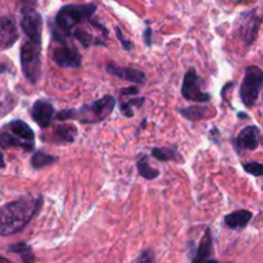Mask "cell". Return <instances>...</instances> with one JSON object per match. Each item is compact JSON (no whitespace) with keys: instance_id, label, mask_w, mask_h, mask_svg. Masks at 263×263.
Masks as SVG:
<instances>
[{"instance_id":"21","label":"cell","mask_w":263,"mask_h":263,"mask_svg":"<svg viewBox=\"0 0 263 263\" xmlns=\"http://www.w3.org/2000/svg\"><path fill=\"white\" fill-rule=\"evenodd\" d=\"M136 168H138L139 176H141L145 180H149V181L158 179L159 175H161L159 170L154 168V167H152L151 164H149L148 156H146V154H144V156H141L140 158H139V161L136 162Z\"/></svg>"},{"instance_id":"12","label":"cell","mask_w":263,"mask_h":263,"mask_svg":"<svg viewBox=\"0 0 263 263\" xmlns=\"http://www.w3.org/2000/svg\"><path fill=\"white\" fill-rule=\"evenodd\" d=\"M30 115L32 120L37 123L39 127L48 128L55 115V109L49 100L39 99L31 107Z\"/></svg>"},{"instance_id":"2","label":"cell","mask_w":263,"mask_h":263,"mask_svg":"<svg viewBox=\"0 0 263 263\" xmlns=\"http://www.w3.org/2000/svg\"><path fill=\"white\" fill-rule=\"evenodd\" d=\"M97 10L98 5L94 4V3L63 5L55 14L54 22L50 23L53 40H68L72 30L79 25H81L82 22H89L92 15L97 13Z\"/></svg>"},{"instance_id":"33","label":"cell","mask_w":263,"mask_h":263,"mask_svg":"<svg viewBox=\"0 0 263 263\" xmlns=\"http://www.w3.org/2000/svg\"><path fill=\"white\" fill-rule=\"evenodd\" d=\"M203 263H220V262H217L216 261V259H211V258H208V259H205L204 262Z\"/></svg>"},{"instance_id":"5","label":"cell","mask_w":263,"mask_h":263,"mask_svg":"<svg viewBox=\"0 0 263 263\" xmlns=\"http://www.w3.org/2000/svg\"><path fill=\"white\" fill-rule=\"evenodd\" d=\"M263 85V71L258 66H249L246 68L243 82L240 85V99L246 107H253L258 100Z\"/></svg>"},{"instance_id":"7","label":"cell","mask_w":263,"mask_h":263,"mask_svg":"<svg viewBox=\"0 0 263 263\" xmlns=\"http://www.w3.org/2000/svg\"><path fill=\"white\" fill-rule=\"evenodd\" d=\"M181 94L186 100L197 103H208L211 100L210 92L203 90V80L194 68L187 69L181 86Z\"/></svg>"},{"instance_id":"20","label":"cell","mask_w":263,"mask_h":263,"mask_svg":"<svg viewBox=\"0 0 263 263\" xmlns=\"http://www.w3.org/2000/svg\"><path fill=\"white\" fill-rule=\"evenodd\" d=\"M0 146L4 149L22 148L25 152H32V149H31L27 144L23 143L21 139H18L17 136L13 135L12 133H9L5 127L0 130Z\"/></svg>"},{"instance_id":"32","label":"cell","mask_w":263,"mask_h":263,"mask_svg":"<svg viewBox=\"0 0 263 263\" xmlns=\"http://www.w3.org/2000/svg\"><path fill=\"white\" fill-rule=\"evenodd\" d=\"M7 72V66L5 64H0V73H4Z\"/></svg>"},{"instance_id":"1","label":"cell","mask_w":263,"mask_h":263,"mask_svg":"<svg viewBox=\"0 0 263 263\" xmlns=\"http://www.w3.org/2000/svg\"><path fill=\"white\" fill-rule=\"evenodd\" d=\"M43 195H25L0 207V235L10 236L21 233L40 211Z\"/></svg>"},{"instance_id":"24","label":"cell","mask_w":263,"mask_h":263,"mask_svg":"<svg viewBox=\"0 0 263 263\" xmlns=\"http://www.w3.org/2000/svg\"><path fill=\"white\" fill-rule=\"evenodd\" d=\"M152 157L161 162H182V157L174 148H153L152 149Z\"/></svg>"},{"instance_id":"17","label":"cell","mask_w":263,"mask_h":263,"mask_svg":"<svg viewBox=\"0 0 263 263\" xmlns=\"http://www.w3.org/2000/svg\"><path fill=\"white\" fill-rule=\"evenodd\" d=\"M72 37L76 39L85 49H89L91 46H105L107 45V39L100 37V36H94L85 28H80L79 26L74 27L71 32Z\"/></svg>"},{"instance_id":"14","label":"cell","mask_w":263,"mask_h":263,"mask_svg":"<svg viewBox=\"0 0 263 263\" xmlns=\"http://www.w3.org/2000/svg\"><path fill=\"white\" fill-rule=\"evenodd\" d=\"M20 37L17 26L13 18L10 17H0V49L12 48L15 41Z\"/></svg>"},{"instance_id":"13","label":"cell","mask_w":263,"mask_h":263,"mask_svg":"<svg viewBox=\"0 0 263 263\" xmlns=\"http://www.w3.org/2000/svg\"><path fill=\"white\" fill-rule=\"evenodd\" d=\"M105 71L110 76L118 77L125 81L134 82V84L143 85L146 81V74L144 73L141 69L138 68H131V67H121L115 63H108L105 66Z\"/></svg>"},{"instance_id":"34","label":"cell","mask_w":263,"mask_h":263,"mask_svg":"<svg viewBox=\"0 0 263 263\" xmlns=\"http://www.w3.org/2000/svg\"><path fill=\"white\" fill-rule=\"evenodd\" d=\"M0 263H10L9 261H8L7 258H4V257L0 256Z\"/></svg>"},{"instance_id":"35","label":"cell","mask_w":263,"mask_h":263,"mask_svg":"<svg viewBox=\"0 0 263 263\" xmlns=\"http://www.w3.org/2000/svg\"><path fill=\"white\" fill-rule=\"evenodd\" d=\"M238 117H239V118H241V117H243V118H248V116H247V115H243V113H239Z\"/></svg>"},{"instance_id":"30","label":"cell","mask_w":263,"mask_h":263,"mask_svg":"<svg viewBox=\"0 0 263 263\" xmlns=\"http://www.w3.org/2000/svg\"><path fill=\"white\" fill-rule=\"evenodd\" d=\"M39 0H18L20 7H35Z\"/></svg>"},{"instance_id":"28","label":"cell","mask_w":263,"mask_h":263,"mask_svg":"<svg viewBox=\"0 0 263 263\" xmlns=\"http://www.w3.org/2000/svg\"><path fill=\"white\" fill-rule=\"evenodd\" d=\"M154 259H156V257H154L153 251L152 249H145L139 256L138 263H154Z\"/></svg>"},{"instance_id":"19","label":"cell","mask_w":263,"mask_h":263,"mask_svg":"<svg viewBox=\"0 0 263 263\" xmlns=\"http://www.w3.org/2000/svg\"><path fill=\"white\" fill-rule=\"evenodd\" d=\"M77 138V128L71 123H63L54 128L51 134V139L55 144H72Z\"/></svg>"},{"instance_id":"16","label":"cell","mask_w":263,"mask_h":263,"mask_svg":"<svg viewBox=\"0 0 263 263\" xmlns=\"http://www.w3.org/2000/svg\"><path fill=\"white\" fill-rule=\"evenodd\" d=\"M253 218V213L248 210H239L225 216V225L231 230H243Z\"/></svg>"},{"instance_id":"22","label":"cell","mask_w":263,"mask_h":263,"mask_svg":"<svg viewBox=\"0 0 263 263\" xmlns=\"http://www.w3.org/2000/svg\"><path fill=\"white\" fill-rule=\"evenodd\" d=\"M7 251H8V253L20 254L23 263H35V261H36L35 254H33V252H32V248H31L27 243H25V241H20V243L10 244V246L8 247Z\"/></svg>"},{"instance_id":"18","label":"cell","mask_w":263,"mask_h":263,"mask_svg":"<svg viewBox=\"0 0 263 263\" xmlns=\"http://www.w3.org/2000/svg\"><path fill=\"white\" fill-rule=\"evenodd\" d=\"M213 249V236L211 229H205L204 235L202 236L199 246H198L197 251L193 254L192 263H203L205 259H208L212 254Z\"/></svg>"},{"instance_id":"6","label":"cell","mask_w":263,"mask_h":263,"mask_svg":"<svg viewBox=\"0 0 263 263\" xmlns=\"http://www.w3.org/2000/svg\"><path fill=\"white\" fill-rule=\"evenodd\" d=\"M261 23L262 18L257 9L248 10V12H244L239 15L235 23V32L238 37L246 44L247 48H249L256 41Z\"/></svg>"},{"instance_id":"4","label":"cell","mask_w":263,"mask_h":263,"mask_svg":"<svg viewBox=\"0 0 263 263\" xmlns=\"http://www.w3.org/2000/svg\"><path fill=\"white\" fill-rule=\"evenodd\" d=\"M41 51H43V39L26 37L21 45V68L25 79L32 85L37 84L41 79V72H43Z\"/></svg>"},{"instance_id":"15","label":"cell","mask_w":263,"mask_h":263,"mask_svg":"<svg viewBox=\"0 0 263 263\" xmlns=\"http://www.w3.org/2000/svg\"><path fill=\"white\" fill-rule=\"evenodd\" d=\"M9 133H12L13 135L17 136L18 139L23 141V143L27 144L31 149H35V133H33L32 128L30 127V125L25 122L22 120H13L5 126Z\"/></svg>"},{"instance_id":"9","label":"cell","mask_w":263,"mask_h":263,"mask_svg":"<svg viewBox=\"0 0 263 263\" xmlns=\"http://www.w3.org/2000/svg\"><path fill=\"white\" fill-rule=\"evenodd\" d=\"M20 25L26 37L43 39V17L35 7H21Z\"/></svg>"},{"instance_id":"31","label":"cell","mask_w":263,"mask_h":263,"mask_svg":"<svg viewBox=\"0 0 263 263\" xmlns=\"http://www.w3.org/2000/svg\"><path fill=\"white\" fill-rule=\"evenodd\" d=\"M0 168H5V159L3 152H0Z\"/></svg>"},{"instance_id":"25","label":"cell","mask_w":263,"mask_h":263,"mask_svg":"<svg viewBox=\"0 0 263 263\" xmlns=\"http://www.w3.org/2000/svg\"><path fill=\"white\" fill-rule=\"evenodd\" d=\"M180 115L187 121H199L204 118L208 113V107L205 105H192V107L179 109Z\"/></svg>"},{"instance_id":"29","label":"cell","mask_w":263,"mask_h":263,"mask_svg":"<svg viewBox=\"0 0 263 263\" xmlns=\"http://www.w3.org/2000/svg\"><path fill=\"white\" fill-rule=\"evenodd\" d=\"M152 35H153V30L148 26V27L144 30L143 37H144V43H145V45L149 46V48H151L152 44H153V41H152Z\"/></svg>"},{"instance_id":"10","label":"cell","mask_w":263,"mask_h":263,"mask_svg":"<svg viewBox=\"0 0 263 263\" xmlns=\"http://www.w3.org/2000/svg\"><path fill=\"white\" fill-rule=\"evenodd\" d=\"M139 87L130 86L121 89L120 91V110L125 117H134L136 108H140L145 102V98L139 97Z\"/></svg>"},{"instance_id":"11","label":"cell","mask_w":263,"mask_h":263,"mask_svg":"<svg viewBox=\"0 0 263 263\" xmlns=\"http://www.w3.org/2000/svg\"><path fill=\"white\" fill-rule=\"evenodd\" d=\"M262 134L258 126H247L239 133L235 140V148L239 153L241 152H253L261 144Z\"/></svg>"},{"instance_id":"23","label":"cell","mask_w":263,"mask_h":263,"mask_svg":"<svg viewBox=\"0 0 263 263\" xmlns=\"http://www.w3.org/2000/svg\"><path fill=\"white\" fill-rule=\"evenodd\" d=\"M59 158L57 156H51V154L45 153L43 151H37L33 153V156L31 157V167L33 170H43L45 168L46 166H50V164L58 162Z\"/></svg>"},{"instance_id":"3","label":"cell","mask_w":263,"mask_h":263,"mask_svg":"<svg viewBox=\"0 0 263 263\" xmlns=\"http://www.w3.org/2000/svg\"><path fill=\"white\" fill-rule=\"evenodd\" d=\"M116 107V98L113 95H104L90 104L82 105L79 109H63L58 112L55 118L58 121L79 120L81 123H98L104 121Z\"/></svg>"},{"instance_id":"8","label":"cell","mask_w":263,"mask_h":263,"mask_svg":"<svg viewBox=\"0 0 263 263\" xmlns=\"http://www.w3.org/2000/svg\"><path fill=\"white\" fill-rule=\"evenodd\" d=\"M57 46L51 51V59L61 68H81L82 59L80 51L73 45H69L68 40L55 41Z\"/></svg>"},{"instance_id":"27","label":"cell","mask_w":263,"mask_h":263,"mask_svg":"<svg viewBox=\"0 0 263 263\" xmlns=\"http://www.w3.org/2000/svg\"><path fill=\"white\" fill-rule=\"evenodd\" d=\"M115 31H116V36H117L118 41H120V43H121L122 48L125 49V50H133V49H134L133 41H131L130 39H126L125 36H123L122 30H121V28L118 27V26H116Z\"/></svg>"},{"instance_id":"26","label":"cell","mask_w":263,"mask_h":263,"mask_svg":"<svg viewBox=\"0 0 263 263\" xmlns=\"http://www.w3.org/2000/svg\"><path fill=\"white\" fill-rule=\"evenodd\" d=\"M243 168L249 175H253L256 177H261L263 175V164L259 162H249V163H243Z\"/></svg>"}]
</instances>
